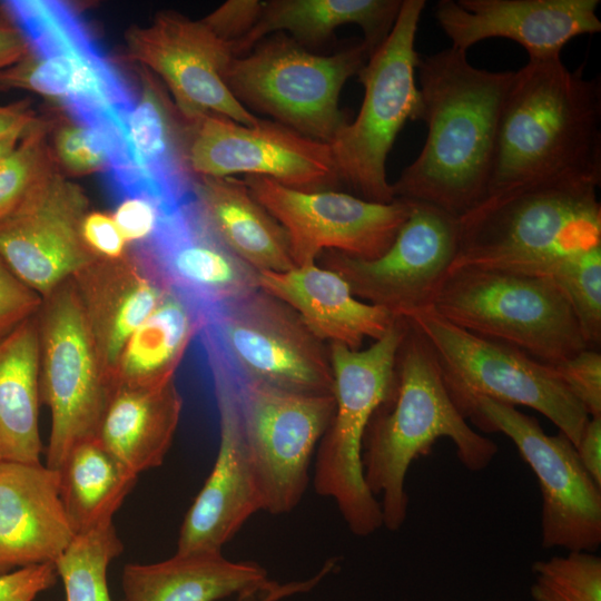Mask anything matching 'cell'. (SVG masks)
Masks as SVG:
<instances>
[{"mask_svg":"<svg viewBox=\"0 0 601 601\" xmlns=\"http://www.w3.org/2000/svg\"><path fill=\"white\" fill-rule=\"evenodd\" d=\"M425 142L391 184L394 198L462 217L489 196L497 129L514 71H490L450 47L418 57Z\"/></svg>","mask_w":601,"mask_h":601,"instance_id":"cell-1","label":"cell"},{"mask_svg":"<svg viewBox=\"0 0 601 601\" xmlns=\"http://www.w3.org/2000/svg\"><path fill=\"white\" fill-rule=\"evenodd\" d=\"M600 184V77L570 70L561 57L529 60L513 72L503 104L489 196Z\"/></svg>","mask_w":601,"mask_h":601,"instance_id":"cell-2","label":"cell"},{"mask_svg":"<svg viewBox=\"0 0 601 601\" xmlns=\"http://www.w3.org/2000/svg\"><path fill=\"white\" fill-rule=\"evenodd\" d=\"M395 372L394 393L374 413L362 445L364 480L390 531L398 530L407 515L405 479L411 464L428 454L439 439H450L460 462L473 472L487 467L499 452L496 443L475 432L455 407L432 346L410 319Z\"/></svg>","mask_w":601,"mask_h":601,"instance_id":"cell-3","label":"cell"},{"mask_svg":"<svg viewBox=\"0 0 601 601\" xmlns=\"http://www.w3.org/2000/svg\"><path fill=\"white\" fill-rule=\"evenodd\" d=\"M598 187L554 185L489 196L460 217L450 270L476 268L550 278L566 260L601 246Z\"/></svg>","mask_w":601,"mask_h":601,"instance_id":"cell-4","label":"cell"},{"mask_svg":"<svg viewBox=\"0 0 601 601\" xmlns=\"http://www.w3.org/2000/svg\"><path fill=\"white\" fill-rule=\"evenodd\" d=\"M28 52L0 70V91L22 89L56 102L67 116L125 141V117L136 91L65 1L4 2Z\"/></svg>","mask_w":601,"mask_h":601,"instance_id":"cell-5","label":"cell"},{"mask_svg":"<svg viewBox=\"0 0 601 601\" xmlns=\"http://www.w3.org/2000/svg\"><path fill=\"white\" fill-rule=\"evenodd\" d=\"M406 327L407 319L397 317L365 349L328 346L335 408L316 449L313 484L317 494L334 501L357 536L383 526L380 502L364 480L362 445L374 413L394 393L396 355Z\"/></svg>","mask_w":601,"mask_h":601,"instance_id":"cell-6","label":"cell"},{"mask_svg":"<svg viewBox=\"0 0 601 601\" xmlns=\"http://www.w3.org/2000/svg\"><path fill=\"white\" fill-rule=\"evenodd\" d=\"M198 335L208 364L237 383L333 395L328 346L292 307L260 288L205 313Z\"/></svg>","mask_w":601,"mask_h":601,"instance_id":"cell-7","label":"cell"},{"mask_svg":"<svg viewBox=\"0 0 601 601\" xmlns=\"http://www.w3.org/2000/svg\"><path fill=\"white\" fill-rule=\"evenodd\" d=\"M432 308L474 335L545 364L560 363L589 348L569 302L546 277L453 269Z\"/></svg>","mask_w":601,"mask_h":601,"instance_id":"cell-8","label":"cell"},{"mask_svg":"<svg viewBox=\"0 0 601 601\" xmlns=\"http://www.w3.org/2000/svg\"><path fill=\"white\" fill-rule=\"evenodd\" d=\"M370 57L362 41L323 56L283 32L264 38L233 57L224 81L249 111L265 114L308 138L331 144L349 121L339 108L341 91Z\"/></svg>","mask_w":601,"mask_h":601,"instance_id":"cell-9","label":"cell"},{"mask_svg":"<svg viewBox=\"0 0 601 601\" xmlns=\"http://www.w3.org/2000/svg\"><path fill=\"white\" fill-rule=\"evenodd\" d=\"M425 6L424 0H403L390 35L357 73L364 96L356 118L329 144L341 184L366 200L395 199L387 156L406 121L420 119L415 39Z\"/></svg>","mask_w":601,"mask_h":601,"instance_id":"cell-10","label":"cell"},{"mask_svg":"<svg viewBox=\"0 0 601 601\" xmlns=\"http://www.w3.org/2000/svg\"><path fill=\"white\" fill-rule=\"evenodd\" d=\"M407 319L432 346L444 386L466 421L474 415L480 398L528 406L549 418L577 446L589 415L552 365L474 335L433 308Z\"/></svg>","mask_w":601,"mask_h":601,"instance_id":"cell-11","label":"cell"},{"mask_svg":"<svg viewBox=\"0 0 601 601\" xmlns=\"http://www.w3.org/2000/svg\"><path fill=\"white\" fill-rule=\"evenodd\" d=\"M40 401L51 412L46 466L57 471L78 443L97 437L115 390L70 279L42 299L37 313Z\"/></svg>","mask_w":601,"mask_h":601,"instance_id":"cell-12","label":"cell"},{"mask_svg":"<svg viewBox=\"0 0 601 601\" xmlns=\"http://www.w3.org/2000/svg\"><path fill=\"white\" fill-rule=\"evenodd\" d=\"M486 433L509 437L538 479L541 544L594 552L601 544V485L582 465L575 446L561 432L546 434L538 418L490 398L476 402L470 420Z\"/></svg>","mask_w":601,"mask_h":601,"instance_id":"cell-13","label":"cell"},{"mask_svg":"<svg viewBox=\"0 0 601 601\" xmlns=\"http://www.w3.org/2000/svg\"><path fill=\"white\" fill-rule=\"evenodd\" d=\"M459 237V217L412 201L407 219L381 256L362 259L327 250L319 258L322 266L344 278L357 298L395 317L410 318L433 307L455 259Z\"/></svg>","mask_w":601,"mask_h":601,"instance_id":"cell-14","label":"cell"},{"mask_svg":"<svg viewBox=\"0 0 601 601\" xmlns=\"http://www.w3.org/2000/svg\"><path fill=\"white\" fill-rule=\"evenodd\" d=\"M233 382L263 511L289 513L307 489L313 455L334 413V396Z\"/></svg>","mask_w":601,"mask_h":601,"instance_id":"cell-15","label":"cell"},{"mask_svg":"<svg viewBox=\"0 0 601 601\" xmlns=\"http://www.w3.org/2000/svg\"><path fill=\"white\" fill-rule=\"evenodd\" d=\"M253 196L284 227L295 266L326 250L373 259L393 243L412 201L376 203L338 190L302 191L263 176H245Z\"/></svg>","mask_w":601,"mask_h":601,"instance_id":"cell-16","label":"cell"},{"mask_svg":"<svg viewBox=\"0 0 601 601\" xmlns=\"http://www.w3.org/2000/svg\"><path fill=\"white\" fill-rule=\"evenodd\" d=\"M188 158L196 176H263L302 191L342 185L328 144L265 119L244 126L208 114L189 122Z\"/></svg>","mask_w":601,"mask_h":601,"instance_id":"cell-17","label":"cell"},{"mask_svg":"<svg viewBox=\"0 0 601 601\" xmlns=\"http://www.w3.org/2000/svg\"><path fill=\"white\" fill-rule=\"evenodd\" d=\"M125 41L129 58L159 77L186 121L216 114L244 126L259 122L224 81V70L234 57L231 45L203 19L161 11L149 24L130 27Z\"/></svg>","mask_w":601,"mask_h":601,"instance_id":"cell-18","label":"cell"},{"mask_svg":"<svg viewBox=\"0 0 601 601\" xmlns=\"http://www.w3.org/2000/svg\"><path fill=\"white\" fill-rule=\"evenodd\" d=\"M85 190L57 166L0 219V258L42 299L96 257L81 237Z\"/></svg>","mask_w":601,"mask_h":601,"instance_id":"cell-19","label":"cell"},{"mask_svg":"<svg viewBox=\"0 0 601 601\" xmlns=\"http://www.w3.org/2000/svg\"><path fill=\"white\" fill-rule=\"evenodd\" d=\"M128 252L152 279L201 315L259 289L258 272L218 238L194 198L162 214L151 237Z\"/></svg>","mask_w":601,"mask_h":601,"instance_id":"cell-20","label":"cell"},{"mask_svg":"<svg viewBox=\"0 0 601 601\" xmlns=\"http://www.w3.org/2000/svg\"><path fill=\"white\" fill-rule=\"evenodd\" d=\"M208 365L219 414V445L211 472L181 523L177 553L221 552L246 521L263 511L236 386L221 368Z\"/></svg>","mask_w":601,"mask_h":601,"instance_id":"cell-21","label":"cell"},{"mask_svg":"<svg viewBox=\"0 0 601 601\" xmlns=\"http://www.w3.org/2000/svg\"><path fill=\"white\" fill-rule=\"evenodd\" d=\"M599 0H440L434 17L453 48L490 38L520 43L529 60L561 57L573 38L601 31Z\"/></svg>","mask_w":601,"mask_h":601,"instance_id":"cell-22","label":"cell"},{"mask_svg":"<svg viewBox=\"0 0 601 601\" xmlns=\"http://www.w3.org/2000/svg\"><path fill=\"white\" fill-rule=\"evenodd\" d=\"M125 140L139 198L169 214L194 198L197 176L188 158L189 122L160 80L142 68L125 117Z\"/></svg>","mask_w":601,"mask_h":601,"instance_id":"cell-23","label":"cell"},{"mask_svg":"<svg viewBox=\"0 0 601 601\" xmlns=\"http://www.w3.org/2000/svg\"><path fill=\"white\" fill-rule=\"evenodd\" d=\"M75 535L57 472L40 462L0 461V575L53 564Z\"/></svg>","mask_w":601,"mask_h":601,"instance_id":"cell-24","label":"cell"},{"mask_svg":"<svg viewBox=\"0 0 601 601\" xmlns=\"http://www.w3.org/2000/svg\"><path fill=\"white\" fill-rule=\"evenodd\" d=\"M259 288L292 307L321 341L359 349L381 338L397 318L358 299L337 273L316 263L258 273Z\"/></svg>","mask_w":601,"mask_h":601,"instance_id":"cell-25","label":"cell"},{"mask_svg":"<svg viewBox=\"0 0 601 601\" xmlns=\"http://www.w3.org/2000/svg\"><path fill=\"white\" fill-rule=\"evenodd\" d=\"M71 280L101 363L114 382L124 346L168 290L129 252L118 259L96 258Z\"/></svg>","mask_w":601,"mask_h":601,"instance_id":"cell-26","label":"cell"},{"mask_svg":"<svg viewBox=\"0 0 601 601\" xmlns=\"http://www.w3.org/2000/svg\"><path fill=\"white\" fill-rule=\"evenodd\" d=\"M265 568L233 561L221 552L177 553L157 563L124 566V601H217L272 587Z\"/></svg>","mask_w":601,"mask_h":601,"instance_id":"cell-27","label":"cell"},{"mask_svg":"<svg viewBox=\"0 0 601 601\" xmlns=\"http://www.w3.org/2000/svg\"><path fill=\"white\" fill-rule=\"evenodd\" d=\"M194 200L218 238L256 272L295 267L286 230L243 180L197 176Z\"/></svg>","mask_w":601,"mask_h":601,"instance_id":"cell-28","label":"cell"},{"mask_svg":"<svg viewBox=\"0 0 601 601\" xmlns=\"http://www.w3.org/2000/svg\"><path fill=\"white\" fill-rule=\"evenodd\" d=\"M183 410L175 377L150 386L116 385L97 439L131 472L162 464Z\"/></svg>","mask_w":601,"mask_h":601,"instance_id":"cell-29","label":"cell"},{"mask_svg":"<svg viewBox=\"0 0 601 601\" xmlns=\"http://www.w3.org/2000/svg\"><path fill=\"white\" fill-rule=\"evenodd\" d=\"M403 0H268L253 30L233 47L234 57L249 52L272 32L288 31L302 46L319 45L345 24L362 29L370 56L390 35Z\"/></svg>","mask_w":601,"mask_h":601,"instance_id":"cell-30","label":"cell"},{"mask_svg":"<svg viewBox=\"0 0 601 601\" xmlns=\"http://www.w3.org/2000/svg\"><path fill=\"white\" fill-rule=\"evenodd\" d=\"M37 314L0 339V461L39 463Z\"/></svg>","mask_w":601,"mask_h":601,"instance_id":"cell-31","label":"cell"},{"mask_svg":"<svg viewBox=\"0 0 601 601\" xmlns=\"http://www.w3.org/2000/svg\"><path fill=\"white\" fill-rule=\"evenodd\" d=\"M56 472L75 534L112 523L114 514L138 480L97 437L75 445Z\"/></svg>","mask_w":601,"mask_h":601,"instance_id":"cell-32","label":"cell"},{"mask_svg":"<svg viewBox=\"0 0 601 601\" xmlns=\"http://www.w3.org/2000/svg\"><path fill=\"white\" fill-rule=\"evenodd\" d=\"M201 325V313L168 290L124 346L114 373L115 386H150L174 378Z\"/></svg>","mask_w":601,"mask_h":601,"instance_id":"cell-33","label":"cell"},{"mask_svg":"<svg viewBox=\"0 0 601 601\" xmlns=\"http://www.w3.org/2000/svg\"><path fill=\"white\" fill-rule=\"evenodd\" d=\"M122 549L112 523L76 534L53 563L66 601H112L107 569Z\"/></svg>","mask_w":601,"mask_h":601,"instance_id":"cell-34","label":"cell"},{"mask_svg":"<svg viewBox=\"0 0 601 601\" xmlns=\"http://www.w3.org/2000/svg\"><path fill=\"white\" fill-rule=\"evenodd\" d=\"M534 601H601V558L570 551L532 565Z\"/></svg>","mask_w":601,"mask_h":601,"instance_id":"cell-35","label":"cell"},{"mask_svg":"<svg viewBox=\"0 0 601 601\" xmlns=\"http://www.w3.org/2000/svg\"><path fill=\"white\" fill-rule=\"evenodd\" d=\"M50 129L47 120L39 119L0 160V219L14 210L35 185L56 167L48 142Z\"/></svg>","mask_w":601,"mask_h":601,"instance_id":"cell-36","label":"cell"},{"mask_svg":"<svg viewBox=\"0 0 601 601\" xmlns=\"http://www.w3.org/2000/svg\"><path fill=\"white\" fill-rule=\"evenodd\" d=\"M569 302L589 348L601 344V246L562 264L550 277Z\"/></svg>","mask_w":601,"mask_h":601,"instance_id":"cell-37","label":"cell"},{"mask_svg":"<svg viewBox=\"0 0 601 601\" xmlns=\"http://www.w3.org/2000/svg\"><path fill=\"white\" fill-rule=\"evenodd\" d=\"M552 367L587 414L601 416L600 351L585 348Z\"/></svg>","mask_w":601,"mask_h":601,"instance_id":"cell-38","label":"cell"},{"mask_svg":"<svg viewBox=\"0 0 601 601\" xmlns=\"http://www.w3.org/2000/svg\"><path fill=\"white\" fill-rule=\"evenodd\" d=\"M42 297L23 284L0 258V339L36 315Z\"/></svg>","mask_w":601,"mask_h":601,"instance_id":"cell-39","label":"cell"},{"mask_svg":"<svg viewBox=\"0 0 601 601\" xmlns=\"http://www.w3.org/2000/svg\"><path fill=\"white\" fill-rule=\"evenodd\" d=\"M263 9L259 0H229L206 16L204 22L233 47L246 37L258 21Z\"/></svg>","mask_w":601,"mask_h":601,"instance_id":"cell-40","label":"cell"},{"mask_svg":"<svg viewBox=\"0 0 601 601\" xmlns=\"http://www.w3.org/2000/svg\"><path fill=\"white\" fill-rule=\"evenodd\" d=\"M81 237L96 258L118 259L128 252V244L111 215L88 211L81 223Z\"/></svg>","mask_w":601,"mask_h":601,"instance_id":"cell-41","label":"cell"},{"mask_svg":"<svg viewBox=\"0 0 601 601\" xmlns=\"http://www.w3.org/2000/svg\"><path fill=\"white\" fill-rule=\"evenodd\" d=\"M161 215V210L148 199L127 198L119 203L111 217L130 246L150 238Z\"/></svg>","mask_w":601,"mask_h":601,"instance_id":"cell-42","label":"cell"},{"mask_svg":"<svg viewBox=\"0 0 601 601\" xmlns=\"http://www.w3.org/2000/svg\"><path fill=\"white\" fill-rule=\"evenodd\" d=\"M52 563L21 568L0 575V601H33L57 581Z\"/></svg>","mask_w":601,"mask_h":601,"instance_id":"cell-43","label":"cell"},{"mask_svg":"<svg viewBox=\"0 0 601 601\" xmlns=\"http://www.w3.org/2000/svg\"><path fill=\"white\" fill-rule=\"evenodd\" d=\"M29 50L28 40L4 2L0 4V70L19 61Z\"/></svg>","mask_w":601,"mask_h":601,"instance_id":"cell-44","label":"cell"},{"mask_svg":"<svg viewBox=\"0 0 601 601\" xmlns=\"http://www.w3.org/2000/svg\"><path fill=\"white\" fill-rule=\"evenodd\" d=\"M575 450L587 472L601 485V416H589Z\"/></svg>","mask_w":601,"mask_h":601,"instance_id":"cell-45","label":"cell"},{"mask_svg":"<svg viewBox=\"0 0 601 601\" xmlns=\"http://www.w3.org/2000/svg\"><path fill=\"white\" fill-rule=\"evenodd\" d=\"M40 118L30 108L28 99L8 105L0 104V136L29 130Z\"/></svg>","mask_w":601,"mask_h":601,"instance_id":"cell-46","label":"cell"},{"mask_svg":"<svg viewBox=\"0 0 601 601\" xmlns=\"http://www.w3.org/2000/svg\"><path fill=\"white\" fill-rule=\"evenodd\" d=\"M317 578L292 581L285 583L275 582L272 587L250 595L239 597L237 601H279L294 594L309 591L317 584Z\"/></svg>","mask_w":601,"mask_h":601,"instance_id":"cell-47","label":"cell"},{"mask_svg":"<svg viewBox=\"0 0 601 601\" xmlns=\"http://www.w3.org/2000/svg\"><path fill=\"white\" fill-rule=\"evenodd\" d=\"M27 131H17L0 136V160L17 147Z\"/></svg>","mask_w":601,"mask_h":601,"instance_id":"cell-48","label":"cell"}]
</instances>
